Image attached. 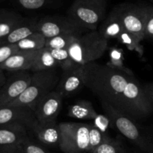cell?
Wrapping results in <instances>:
<instances>
[{
  "label": "cell",
  "mask_w": 153,
  "mask_h": 153,
  "mask_svg": "<svg viewBox=\"0 0 153 153\" xmlns=\"http://www.w3.org/2000/svg\"><path fill=\"white\" fill-rule=\"evenodd\" d=\"M82 67L85 87L100 100L134 120L146 117L153 112L144 86L134 75L95 62Z\"/></svg>",
  "instance_id": "1"
},
{
  "label": "cell",
  "mask_w": 153,
  "mask_h": 153,
  "mask_svg": "<svg viewBox=\"0 0 153 153\" xmlns=\"http://www.w3.org/2000/svg\"><path fill=\"white\" fill-rule=\"evenodd\" d=\"M38 51H20L10 56L0 68L4 71L20 72L31 71L34 61L37 57Z\"/></svg>",
  "instance_id": "15"
},
{
  "label": "cell",
  "mask_w": 153,
  "mask_h": 153,
  "mask_svg": "<svg viewBox=\"0 0 153 153\" xmlns=\"http://www.w3.org/2000/svg\"><path fill=\"white\" fill-rule=\"evenodd\" d=\"M67 114L70 117L75 119L94 120L99 114L91 102L87 100H79L69 106Z\"/></svg>",
  "instance_id": "19"
},
{
  "label": "cell",
  "mask_w": 153,
  "mask_h": 153,
  "mask_svg": "<svg viewBox=\"0 0 153 153\" xmlns=\"http://www.w3.org/2000/svg\"><path fill=\"white\" fill-rule=\"evenodd\" d=\"M89 137H90V146L88 153H91L92 150H94L95 148L100 146V144L105 141L107 139H108L109 136L107 134H105L102 131H100L99 128L94 126L92 124H90V130H89Z\"/></svg>",
  "instance_id": "29"
},
{
  "label": "cell",
  "mask_w": 153,
  "mask_h": 153,
  "mask_svg": "<svg viewBox=\"0 0 153 153\" xmlns=\"http://www.w3.org/2000/svg\"><path fill=\"white\" fill-rule=\"evenodd\" d=\"M124 29L139 41L145 39V25L147 16L146 4L121 3L115 6Z\"/></svg>",
  "instance_id": "7"
},
{
  "label": "cell",
  "mask_w": 153,
  "mask_h": 153,
  "mask_svg": "<svg viewBox=\"0 0 153 153\" xmlns=\"http://www.w3.org/2000/svg\"><path fill=\"white\" fill-rule=\"evenodd\" d=\"M58 62L52 56L50 49L44 47L38 51L37 57L34 61L31 71L33 73L44 70H53L58 67Z\"/></svg>",
  "instance_id": "20"
},
{
  "label": "cell",
  "mask_w": 153,
  "mask_h": 153,
  "mask_svg": "<svg viewBox=\"0 0 153 153\" xmlns=\"http://www.w3.org/2000/svg\"><path fill=\"white\" fill-rule=\"evenodd\" d=\"M91 153H126L122 144L117 140L109 137Z\"/></svg>",
  "instance_id": "28"
},
{
  "label": "cell",
  "mask_w": 153,
  "mask_h": 153,
  "mask_svg": "<svg viewBox=\"0 0 153 153\" xmlns=\"http://www.w3.org/2000/svg\"><path fill=\"white\" fill-rule=\"evenodd\" d=\"M32 73L29 71L15 72L7 78L0 89V106L7 105L16 100L30 85Z\"/></svg>",
  "instance_id": "9"
},
{
  "label": "cell",
  "mask_w": 153,
  "mask_h": 153,
  "mask_svg": "<svg viewBox=\"0 0 153 153\" xmlns=\"http://www.w3.org/2000/svg\"><path fill=\"white\" fill-rule=\"evenodd\" d=\"M110 123V120L106 115L98 114V116L94 120V124L93 125L97 127V128H99L100 131H102L103 133L107 134L106 132L108 131Z\"/></svg>",
  "instance_id": "32"
},
{
  "label": "cell",
  "mask_w": 153,
  "mask_h": 153,
  "mask_svg": "<svg viewBox=\"0 0 153 153\" xmlns=\"http://www.w3.org/2000/svg\"><path fill=\"white\" fill-rule=\"evenodd\" d=\"M50 52L63 71L70 70L77 65L70 58L68 49H50Z\"/></svg>",
  "instance_id": "26"
},
{
  "label": "cell",
  "mask_w": 153,
  "mask_h": 153,
  "mask_svg": "<svg viewBox=\"0 0 153 153\" xmlns=\"http://www.w3.org/2000/svg\"><path fill=\"white\" fill-rule=\"evenodd\" d=\"M18 51L19 49L16 44L0 45V66Z\"/></svg>",
  "instance_id": "30"
},
{
  "label": "cell",
  "mask_w": 153,
  "mask_h": 153,
  "mask_svg": "<svg viewBox=\"0 0 153 153\" xmlns=\"http://www.w3.org/2000/svg\"><path fill=\"white\" fill-rule=\"evenodd\" d=\"M6 79H7V78H6L5 75H4V70L0 68V89L4 85V83L6 82Z\"/></svg>",
  "instance_id": "34"
},
{
  "label": "cell",
  "mask_w": 153,
  "mask_h": 153,
  "mask_svg": "<svg viewBox=\"0 0 153 153\" xmlns=\"http://www.w3.org/2000/svg\"><path fill=\"white\" fill-rule=\"evenodd\" d=\"M23 19V16L15 11L0 10V45Z\"/></svg>",
  "instance_id": "18"
},
{
  "label": "cell",
  "mask_w": 153,
  "mask_h": 153,
  "mask_svg": "<svg viewBox=\"0 0 153 153\" xmlns=\"http://www.w3.org/2000/svg\"><path fill=\"white\" fill-rule=\"evenodd\" d=\"M108 0H73L67 16L88 31H96L105 18Z\"/></svg>",
  "instance_id": "5"
},
{
  "label": "cell",
  "mask_w": 153,
  "mask_h": 153,
  "mask_svg": "<svg viewBox=\"0 0 153 153\" xmlns=\"http://www.w3.org/2000/svg\"><path fill=\"white\" fill-rule=\"evenodd\" d=\"M40 143L48 146H58L61 142V133L59 124L40 123L37 122L31 129Z\"/></svg>",
  "instance_id": "14"
},
{
  "label": "cell",
  "mask_w": 153,
  "mask_h": 153,
  "mask_svg": "<svg viewBox=\"0 0 153 153\" xmlns=\"http://www.w3.org/2000/svg\"><path fill=\"white\" fill-rule=\"evenodd\" d=\"M37 31L46 39L65 34L82 35L88 32L67 15H48L40 18L37 22Z\"/></svg>",
  "instance_id": "8"
},
{
  "label": "cell",
  "mask_w": 153,
  "mask_h": 153,
  "mask_svg": "<svg viewBox=\"0 0 153 153\" xmlns=\"http://www.w3.org/2000/svg\"><path fill=\"white\" fill-rule=\"evenodd\" d=\"M37 18H25L13 30L11 33L6 37L1 45L16 44L20 40L28 37L33 33L37 31Z\"/></svg>",
  "instance_id": "16"
},
{
  "label": "cell",
  "mask_w": 153,
  "mask_h": 153,
  "mask_svg": "<svg viewBox=\"0 0 153 153\" xmlns=\"http://www.w3.org/2000/svg\"><path fill=\"white\" fill-rule=\"evenodd\" d=\"M79 36L76 34H65L46 39L45 47L49 49H67Z\"/></svg>",
  "instance_id": "23"
},
{
  "label": "cell",
  "mask_w": 153,
  "mask_h": 153,
  "mask_svg": "<svg viewBox=\"0 0 153 153\" xmlns=\"http://www.w3.org/2000/svg\"><path fill=\"white\" fill-rule=\"evenodd\" d=\"M101 105L110 122L120 133L146 153H153V140L135 123L134 120L100 100Z\"/></svg>",
  "instance_id": "3"
},
{
  "label": "cell",
  "mask_w": 153,
  "mask_h": 153,
  "mask_svg": "<svg viewBox=\"0 0 153 153\" xmlns=\"http://www.w3.org/2000/svg\"><path fill=\"white\" fill-rule=\"evenodd\" d=\"M117 40L120 43H123V44H124L125 46H126V47L128 48L129 50L137 52L140 56L143 55V46L140 45V41H139L134 35L130 34L129 32L126 31V30H124L123 31L121 32V34H120L119 37L117 38Z\"/></svg>",
  "instance_id": "27"
},
{
  "label": "cell",
  "mask_w": 153,
  "mask_h": 153,
  "mask_svg": "<svg viewBox=\"0 0 153 153\" xmlns=\"http://www.w3.org/2000/svg\"><path fill=\"white\" fill-rule=\"evenodd\" d=\"M144 34L145 38L153 40V5H148Z\"/></svg>",
  "instance_id": "31"
},
{
  "label": "cell",
  "mask_w": 153,
  "mask_h": 153,
  "mask_svg": "<svg viewBox=\"0 0 153 153\" xmlns=\"http://www.w3.org/2000/svg\"><path fill=\"white\" fill-rule=\"evenodd\" d=\"M85 87L82 66L76 65L70 70L63 71L55 91L63 98L70 97Z\"/></svg>",
  "instance_id": "12"
},
{
  "label": "cell",
  "mask_w": 153,
  "mask_h": 153,
  "mask_svg": "<svg viewBox=\"0 0 153 153\" xmlns=\"http://www.w3.org/2000/svg\"><path fill=\"white\" fill-rule=\"evenodd\" d=\"M61 137L59 148L64 153L88 152L90 146V124L61 123Z\"/></svg>",
  "instance_id": "6"
},
{
  "label": "cell",
  "mask_w": 153,
  "mask_h": 153,
  "mask_svg": "<svg viewBox=\"0 0 153 153\" xmlns=\"http://www.w3.org/2000/svg\"><path fill=\"white\" fill-rule=\"evenodd\" d=\"M109 56L110 61L106 64L107 65L116 70L125 72L128 74L134 75L132 71L127 68L124 64V54L123 49L116 46H112L109 51Z\"/></svg>",
  "instance_id": "24"
},
{
  "label": "cell",
  "mask_w": 153,
  "mask_h": 153,
  "mask_svg": "<svg viewBox=\"0 0 153 153\" xmlns=\"http://www.w3.org/2000/svg\"><path fill=\"white\" fill-rule=\"evenodd\" d=\"M149 1H150L151 3H152V5H153V0H149Z\"/></svg>",
  "instance_id": "35"
},
{
  "label": "cell",
  "mask_w": 153,
  "mask_h": 153,
  "mask_svg": "<svg viewBox=\"0 0 153 153\" xmlns=\"http://www.w3.org/2000/svg\"><path fill=\"white\" fill-rule=\"evenodd\" d=\"M124 30L116 8L114 7L107 17L102 21L98 31L102 37L108 40L111 38H117Z\"/></svg>",
  "instance_id": "17"
},
{
  "label": "cell",
  "mask_w": 153,
  "mask_h": 153,
  "mask_svg": "<svg viewBox=\"0 0 153 153\" xmlns=\"http://www.w3.org/2000/svg\"><path fill=\"white\" fill-rule=\"evenodd\" d=\"M10 153H50L41 143H37L28 136Z\"/></svg>",
  "instance_id": "25"
},
{
  "label": "cell",
  "mask_w": 153,
  "mask_h": 153,
  "mask_svg": "<svg viewBox=\"0 0 153 153\" xmlns=\"http://www.w3.org/2000/svg\"><path fill=\"white\" fill-rule=\"evenodd\" d=\"M28 131L20 125L0 126V152H11L28 137Z\"/></svg>",
  "instance_id": "13"
},
{
  "label": "cell",
  "mask_w": 153,
  "mask_h": 153,
  "mask_svg": "<svg viewBox=\"0 0 153 153\" xmlns=\"http://www.w3.org/2000/svg\"><path fill=\"white\" fill-rule=\"evenodd\" d=\"M0 153H10V152H0Z\"/></svg>",
  "instance_id": "36"
},
{
  "label": "cell",
  "mask_w": 153,
  "mask_h": 153,
  "mask_svg": "<svg viewBox=\"0 0 153 153\" xmlns=\"http://www.w3.org/2000/svg\"><path fill=\"white\" fill-rule=\"evenodd\" d=\"M63 97L54 91L46 95L34 108V112L40 123H54L59 114Z\"/></svg>",
  "instance_id": "11"
},
{
  "label": "cell",
  "mask_w": 153,
  "mask_h": 153,
  "mask_svg": "<svg viewBox=\"0 0 153 153\" xmlns=\"http://www.w3.org/2000/svg\"><path fill=\"white\" fill-rule=\"evenodd\" d=\"M37 122L34 111L31 109L10 105L0 106V126L20 125L30 131Z\"/></svg>",
  "instance_id": "10"
},
{
  "label": "cell",
  "mask_w": 153,
  "mask_h": 153,
  "mask_svg": "<svg viewBox=\"0 0 153 153\" xmlns=\"http://www.w3.org/2000/svg\"><path fill=\"white\" fill-rule=\"evenodd\" d=\"M20 8L26 10H40L61 7L63 0H15Z\"/></svg>",
  "instance_id": "21"
},
{
  "label": "cell",
  "mask_w": 153,
  "mask_h": 153,
  "mask_svg": "<svg viewBox=\"0 0 153 153\" xmlns=\"http://www.w3.org/2000/svg\"><path fill=\"white\" fill-rule=\"evenodd\" d=\"M46 38L40 33L36 32L16 43L20 51H40L45 47Z\"/></svg>",
  "instance_id": "22"
},
{
  "label": "cell",
  "mask_w": 153,
  "mask_h": 153,
  "mask_svg": "<svg viewBox=\"0 0 153 153\" xmlns=\"http://www.w3.org/2000/svg\"><path fill=\"white\" fill-rule=\"evenodd\" d=\"M108 44V40L96 30L79 36L67 49L73 62L83 66L101 58L107 50Z\"/></svg>",
  "instance_id": "4"
},
{
  "label": "cell",
  "mask_w": 153,
  "mask_h": 153,
  "mask_svg": "<svg viewBox=\"0 0 153 153\" xmlns=\"http://www.w3.org/2000/svg\"><path fill=\"white\" fill-rule=\"evenodd\" d=\"M61 76L57 68L33 73L31 83L26 90L9 105L21 106L34 111L37 105L46 95L55 91Z\"/></svg>",
  "instance_id": "2"
},
{
  "label": "cell",
  "mask_w": 153,
  "mask_h": 153,
  "mask_svg": "<svg viewBox=\"0 0 153 153\" xmlns=\"http://www.w3.org/2000/svg\"><path fill=\"white\" fill-rule=\"evenodd\" d=\"M144 89L153 109V83H149L144 85Z\"/></svg>",
  "instance_id": "33"
}]
</instances>
